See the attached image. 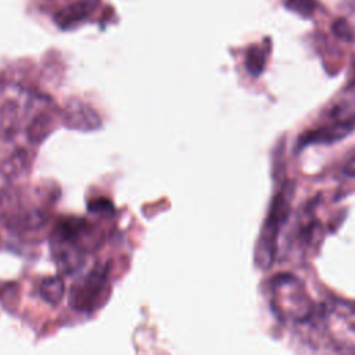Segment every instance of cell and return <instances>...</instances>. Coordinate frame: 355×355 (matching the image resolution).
<instances>
[{"label": "cell", "instance_id": "6da1fadb", "mask_svg": "<svg viewBox=\"0 0 355 355\" xmlns=\"http://www.w3.org/2000/svg\"><path fill=\"white\" fill-rule=\"evenodd\" d=\"M291 193H293V189L286 186L272 200L263 229L261 232V236L255 248V262L261 269L270 268L275 259L277 234L288 216Z\"/></svg>", "mask_w": 355, "mask_h": 355}, {"label": "cell", "instance_id": "7a4b0ae2", "mask_svg": "<svg viewBox=\"0 0 355 355\" xmlns=\"http://www.w3.org/2000/svg\"><path fill=\"white\" fill-rule=\"evenodd\" d=\"M273 295L276 309L284 318L306 322L315 315L312 301L308 298L301 282L288 273L276 275L273 279Z\"/></svg>", "mask_w": 355, "mask_h": 355}, {"label": "cell", "instance_id": "3957f363", "mask_svg": "<svg viewBox=\"0 0 355 355\" xmlns=\"http://www.w3.org/2000/svg\"><path fill=\"white\" fill-rule=\"evenodd\" d=\"M108 269L107 265H97L72 284L69 305L75 311L92 312L101 305L108 288Z\"/></svg>", "mask_w": 355, "mask_h": 355}, {"label": "cell", "instance_id": "277c9868", "mask_svg": "<svg viewBox=\"0 0 355 355\" xmlns=\"http://www.w3.org/2000/svg\"><path fill=\"white\" fill-rule=\"evenodd\" d=\"M355 129V119H330L327 123L305 132L298 140V147L309 144H329L347 137Z\"/></svg>", "mask_w": 355, "mask_h": 355}, {"label": "cell", "instance_id": "5b68a950", "mask_svg": "<svg viewBox=\"0 0 355 355\" xmlns=\"http://www.w3.org/2000/svg\"><path fill=\"white\" fill-rule=\"evenodd\" d=\"M61 116L62 123L69 129L94 130L101 126L98 114L90 105L78 100L68 101L61 111Z\"/></svg>", "mask_w": 355, "mask_h": 355}, {"label": "cell", "instance_id": "8992f818", "mask_svg": "<svg viewBox=\"0 0 355 355\" xmlns=\"http://www.w3.org/2000/svg\"><path fill=\"white\" fill-rule=\"evenodd\" d=\"M21 121L19 105L14 100H7L0 107V137L10 140L15 136Z\"/></svg>", "mask_w": 355, "mask_h": 355}, {"label": "cell", "instance_id": "52a82bcc", "mask_svg": "<svg viewBox=\"0 0 355 355\" xmlns=\"http://www.w3.org/2000/svg\"><path fill=\"white\" fill-rule=\"evenodd\" d=\"M54 128V118L50 112L36 114L26 128L28 139L32 143H40L44 140Z\"/></svg>", "mask_w": 355, "mask_h": 355}, {"label": "cell", "instance_id": "ba28073f", "mask_svg": "<svg viewBox=\"0 0 355 355\" xmlns=\"http://www.w3.org/2000/svg\"><path fill=\"white\" fill-rule=\"evenodd\" d=\"M40 297L50 305H57L64 295V282L61 277H46L39 284Z\"/></svg>", "mask_w": 355, "mask_h": 355}, {"label": "cell", "instance_id": "9c48e42d", "mask_svg": "<svg viewBox=\"0 0 355 355\" xmlns=\"http://www.w3.org/2000/svg\"><path fill=\"white\" fill-rule=\"evenodd\" d=\"M93 8V1H82V3H76L73 4L72 7H68L65 8L64 11H61L58 15H57V22L62 26V28H67L75 22H79L82 21L83 18H86L90 11Z\"/></svg>", "mask_w": 355, "mask_h": 355}, {"label": "cell", "instance_id": "30bf717a", "mask_svg": "<svg viewBox=\"0 0 355 355\" xmlns=\"http://www.w3.org/2000/svg\"><path fill=\"white\" fill-rule=\"evenodd\" d=\"M266 51L262 47L252 46L245 53V69L251 76H259L265 69Z\"/></svg>", "mask_w": 355, "mask_h": 355}, {"label": "cell", "instance_id": "8fae6325", "mask_svg": "<svg viewBox=\"0 0 355 355\" xmlns=\"http://www.w3.org/2000/svg\"><path fill=\"white\" fill-rule=\"evenodd\" d=\"M284 4L290 11L300 14L301 17H311L316 8L313 0H286Z\"/></svg>", "mask_w": 355, "mask_h": 355}, {"label": "cell", "instance_id": "7c38bea8", "mask_svg": "<svg viewBox=\"0 0 355 355\" xmlns=\"http://www.w3.org/2000/svg\"><path fill=\"white\" fill-rule=\"evenodd\" d=\"M331 29H333V33H334L338 39H341V40L351 42V40L354 39V32H352L349 24H348L345 19H343V18L336 19V21L333 22V25H331Z\"/></svg>", "mask_w": 355, "mask_h": 355}, {"label": "cell", "instance_id": "4fadbf2b", "mask_svg": "<svg viewBox=\"0 0 355 355\" xmlns=\"http://www.w3.org/2000/svg\"><path fill=\"white\" fill-rule=\"evenodd\" d=\"M89 211L96 214H114V205L105 198H96L89 202Z\"/></svg>", "mask_w": 355, "mask_h": 355}, {"label": "cell", "instance_id": "5bb4252c", "mask_svg": "<svg viewBox=\"0 0 355 355\" xmlns=\"http://www.w3.org/2000/svg\"><path fill=\"white\" fill-rule=\"evenodd\" d=\"M344 173L348 176H355V155L348 159V162L344 166Z\"/></svg>", "mask_w": 355, "mask_h": 355}]
</instances>
